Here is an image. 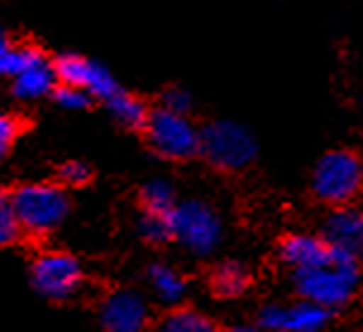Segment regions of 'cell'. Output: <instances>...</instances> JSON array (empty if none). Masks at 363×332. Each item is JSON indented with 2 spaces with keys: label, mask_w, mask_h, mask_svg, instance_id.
Segmentation results:
<instances>
[{
  "label": "cell",
  "mask_w": 363,
  "mask_h": 332,
  "mask_svg": "<svg viewBox=\"0 0 363 332\" xmlns=\"http://www.w3.org/2000/svg\"><path fill=\"white\" fill-rule=\"evenodd\" d=\"M311 194L330 208L354 206L363 194V158L352 148H335L315 162Z\"/></svg>",
  "instance_id": "obj_1"
},
{
  "label": "cell",
  "mask_w": 363,
  "mask_h": 332,
  "mask_svg": "<svg viewBox=\"0 0 363 332\" xmlns=\"http://www.w3.org/2000/svg\"><path fill=\"white\" fill-rule=\"evenodd\" d=\"M359 275L361 258L335 251V260L330 265L294 272V284L303 301H311L320 306V309L333 311L345 306L347 301H352L356 284H359Z\"/></svg>",
  "instance_id": "obj_2"
},
{
  "label": "cell",
  "mask_w": 363,
  "mask_h": 332,
  "mask_svg": "<svg viewBox=\"0 0 363 332\" xmlns=\"http://www.w3.org/2000/svg\"><path fill=\"white\" fill-rule=\"evenodd\" d=\"M10 201L22 232L29 234L53 232L55 227L65 223L69 211L67 194L57 184H45V182H34V184L15 189Z\"/></svg>",
  "instance_id": "obj_3"
},
{
  "label": "cell",
  "mask_w": 363,
  "mask_h": 332,
  "mask_svg": "<svg viewBox=\"0 0 363 332\" xmlns=\"http://www.w3.org/2000/svg\"><path fill=\"white\" fill-rule=\"evenodd\" d=\"M256 139L254 134L239 122L218 120L211 122L206 129H201V155L213 167L225 172L244 170L256 158Z\"/></svg>",
  "instance_id": "obj_4"
},
{
  "label": "cell",
  "mask_w": 363,
  "mask_h": 332,
  "mask_svg": "<svg viewBox=\"0 0 363 332\" xmlns=\"http://www.w3.org/2000/svg\"><path fill=\"white\" fill-rule=\"evenodd\" d=\"M146 141L160 158L189 160L201 151V129L189 120V115H177L165 108L148 113L144 125Z\"/></svg>",
  "instance_id": "obj_5"
},
{
  "label": "cell",
  "mask_w": 363,
  "mask_h": 332,
  "mask_svg": "<svg viewBox=\"0 0 363 332\" xmlns=\"http://www.w3.org/2000/svg\"><path fill=\"white\" fill-rule=\"evenodd\" d=\"M172 225V242H179L186 251L196 256H208L218 249L220 237H223V225H220L218 213L211 206L201 201H184L177 204L170 213Z\"/></svg>",
  "instance_id": "obj_6"
},
{
  "label": "cell",
  "mask_w": 363,
  "mask_h": 332,
  "mask_svg": "<svg viewBox=\"0 0 363 332\" xmlns=\"http://www.w3.org/2000/svg\"><path fill=\"white\" fill-rule=\"evenodd\" d=\"M31 284L45 299H69L84 284L82 263L65 251H45L31 263Z\"/></svg>",
  "instance_id": "obj_7"
},
{
  "label": "cell",
  "mask_w": 363,
  "mask_h": 332,
  "mask_svg": "<svg viewBox=\"0 0 363 332\" xmlns=\"http://www.w3.org/2000/svg\"><path fill=\"white\" fill-rule=\"evenodd\" d=\"M53 67H55L57 82L65 84V87H77V89L86 91L91 99L110 101L120 91L115 77L110 74V70L103 67L101 62L89 60V57L67 53V55L57 57L53 62Z\"/></svg>",
  "instance_id": "obj_8"
},
{
  "label": "cell",
  "mask_w": 363,
  "mask_h": 332,
  "mask_svg": "<svg viewBox=\"0 0 363 332\" xmlns=\"http://www.w3.org/2000/svg\"><path fill=\"white\" fill-rule=\"evenodd\" d=\"M99 323L103 332H146L151 311L144 294L134 289H115L103 297L99 306Z\"/></svg>",
  "instance_id": "obj_9"
},
{
  "label": "cell",
  "mask_w": 363,
  "mask_h": 332,
  "mask_svg": "<svg viewBox=\"0 0 363 332\" xmlns=\"http://www.w3.org/2000/svg\"><path fill=\"white\" fill-rule=\"evenodd\" d=\"M330 321V311L311 301L270 304L258 314V328L265 332H320Z\"/></svg>",
  "instance_id": "obj_10"
},
{
  "label": "cell",
  "mask_w": 363,
  "mask_h": 332,
  "mask_svg": "<svg viewBox=\"0 0 363 332\" xmlns=\"http://www.w3.org/2000/svg\"><path fill=\"white\" fill-rule=\"evenodd\" d=\"M277 256L291 272L315 270L335 260V249L320 234H287L280 239Z\"/></svg>",
  "instance_id": "obj_11"
},
{
  "label": "cell",
  "mask_w": 363,
  "mask_h": 332,
  "mask_svg": "<svg viewBox=\"0 0 363 332\" xmlns=\"http://www.w3.org/2000/svg\"><path fill=\"white\" fill-rule=\"evenodd\" d=\"M320 237L325 239L335 251L361 258L363 256V211H359V208H354V206L333 208Z\"/></svg>",
  "instance_id": "obj_12"
},
{
  "label": "cell",
  "mask_w": 363,
  "mask_h": 332,
  "mask_svg": "<svg viewBox=\"0 0 363 332\" xmlns=\"http://www.w3.org/2000/svg\"><path fill=\"white\" fill-rule=\"evenodd\" d=\"M55 89H57L55 67L45 57L12 79V91H15L19 101H38L43 96L53 94Z\"/></svg>",
  "instance_id": "obj_13"
},
{
  "label": "cell",
  "mask_w": 363,
  "mask_h": 332,
  "mask_svg": "<svg viewBox=\"0 0 363 332\" xmlns=\"http://www.w3.org/2000/svg\"><path fill=\"white\" fill-rule=\"evenodd\" d=\"M208 287L218 299H239L251 287V272L237 260H225L211 270Z\"/></svg>",
  "instance_id": "obj_14"
},
{
  "label": "cell",
  "mask_w": 363,
  "mask_h": 332,
  "mask_svg": "<svg viewBox=\"0 0 363 332\" xmlns=\"http://www.w3.org/2000/svg\"><path fill=\"white\" fill-rule=\"evenodd\" d=\"M148 284H151L153 294L158 301L167 306H179V301L186 294V280L184 275L167 263H153L148 268Z\"/></svg>",
  "instance_id": "obj_15"
},
{
  "label": "cell",
  "mask_w": 363,
  "mask_h": 332,
  "mask_svg": "<svg viewBox=\"0 0 363 332\" xmlns=\"http://www.w3.org/2000/svg\"><path fill=\"white\" fill-rule=\"evenodd\" d=\"M155 332H220L218 325L206 314L186 306H174L160 318Z\"/></svg>",
  "instance_id": "obj_16"
},
{
  "label": "cell",
  "mask_w": 363,
  "mask_h": 332,
  "mask_svg": "<svg viewBox=\"0 0 363 332\" xmlns=\"http://www.w3.org/2000/svg\"><path fill=\"white\" fill-rule=\"evenodd\" d=\"M106 106L110 110V115L115 117V122H120L127 129H144L148 113H151L144 101L136 99L132 94H125V91H118L113 99L106 101Z\"/></svg>",
  "instance_id": "obj_17"
},
{
  "label": "cell",
  "mask_w": 363,
  "mask_h": 332,
  "mask_svg": "<svg viewBox=\"0 0 363 332\" xmlns=\"http://www.w3.org/2000/svg\"><path fill=\"white\" fill-rule=\"evenodd\" d=\"M141 206L144 213H155V216H170L177 206V194L167 179H151L141 187Z\"/></svg>",
  "instance_id": "obj_18"
},
{
  "label": "cell",
  "mask_w": 363,
  "mask_h": 332,
  "mask_svg": "<svg viewBox=\"0 0 363 332\" xmlns=\"http://www.w3.org/2000/svg\"><path fill=\"white\" fill-rule=\"evenodd\" d=\"M43 60V53L34 45H10V50L0 57V74L3 77H12L15 79L17 74H22L24 70H29L31 65L41 62Z\"/></svg>",
  "instance_id": "obj_19"
},
{
  "label": "cell",
  "mask_w": 363,
  "mask_h": 332,
  "mask_svg": "<svg viewBox=\"0 0 363 332\" xmlns=\"http://www.w3.org/2000/svg\"><path fill=\"white\" fill-rule=\"evenodd\" d=\"M139 232L148 244L160 246L172 242V225L170 216H155V213H144L139 220Z\"/></svg>",
  "instance_id": "obj_20"
},
{
  "label": "cell",
  "mask_w": 363,
  "mask_h": 332,
  "mask_svg": "<svg viewBox=\"0 0 363 332\" xmlns=\"http://www.w3.org/2000/svg\"><path fill=\"white\" fill-rule=\"evenodd\" d=\"M19 237H22V227H19L12 201H10V197H3V194H0V246L15 244Z\"/></svg>",
  "instance_id": "obj_21"
},
{
  "label": "cell",
  "mask_w": 363,
  "mask_h": 332,
  "mask_svg": "<svg viewBox=\"0 0 363 332\" xmlns=\"http://www.w3.org/2000/svg\"><path fill=\"white\" fill-rule=\"evenodd\" d=\"M53 99L57 106L65 110H82L91 103V96L86 91H82L77 87H65V84H60V87L53 91Z\"/></svg>",
  "instance_id": "obj_22"
},
{
  "label": "cell",
  "mask_w": 363,
  "mask_h": 332,
  "mask_svg": "<svg viewBox=\"0 0 363 332\" xmlns=\"http://www.w3.org/2000/svg\"><path fill=\"white\" fill-rule=\"evenodd\" d=\"M57 179L65 187H82L91 179V167L82 160H69L57 170Z\"/></svg>",
  "instance_id": "obj_23"
},
{
  "label": "cell",
  "mask_w": 363,
  "mask_h": 332,
  "mask_svg": "<svg viewBox=\"0 0 363 332\" xmlns=\"http://www.w3.org/2000/svg\"><path fill=\"white\" fill-rule=\"evenodd\" d=\"M160 108L170 110V113H177V115H189V110L194 108L191 94L182 87H170L163 94V99H160Z\"/></svg>",
  "instance_id": "obj_24"
},
{
  "label": "cell",
  "mask_w": 363,
  "mask_h": 332,
  "mask_svg": "<svg viewBox=\"0 0 363 332\" xmlns=\"http://www.w3.org/2000/svg\"><path fill=\"white\" fill-rule=\"evenodd\" d=\"M19 129H22V125H19V120L15 115L0 113V160L8 155L12 144H15V139L19 136Z\"/></svg>",
  "instance_id": "obj_25"
},
{
  "label": "cell",
  "mask_w": 363,
  "mask_h": 332,
  "mask_svg": "<svg viewBox=\"0 0 363 332\" xmlns=\"http://www.w3.org/2000/svg\"><path fill=\"white\" fill-rule=\"evenodd\" d=\"M10 45H12V41H10L8 31H5V29H0V57H3L5 53H8V50H10Z\"/></svg>",
  "instance_id": "obj_26"
}]
</instances>
